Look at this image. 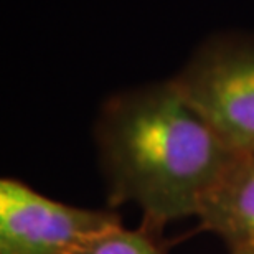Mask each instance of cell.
I'll return each mask as SVG.
<instances>
[{
	"mask_svg": "<svg viewBox=\"0 0 254 254\" xmlns=\"http://www.w3.org/2000/svg\"><path fill=\"white\" fill-rule=\"evenodd\" d=\"M94 137L111 205L139 206L145 231L198 216L208 193L241 155L170 79L106 99Z\"/></svg>",
	"mask_w": 254,
	"mask_h": 254,
	"instance_id": "1",
	"label": "cell"
},
{
	"mask_svg": "<svg viewBox=\"0 0 254 254\" xmlns=\"http://www.w3.org/2000/svg\"><path fill=\"white\" fill-rule=\"evenodd\" d=\"M172 84L238 154L254 150V35L205 40Z\"/></svg>",
	"mask_w": 254,
	"mask_h": 254,
	"instance_id": "2",
	"label": "cell"
},
{
	"mask_svg": "<svg viewBox=\"0 0 254 254\" xmlns=\"http://www.w3.org/2000/svg\"><path fill=\"white\" fill-rule=\"evenodd\" d=\"M116 226L121 218L113 211L64 205L13 179L0 182V254H73Z\"/></svg>",
	"mask_w": 254,
	"mask_h": 254,
	"instance_id": "3",
	"label": "cell"
},
{
	"mask_svg": "<svg viewBox=\"0 0 254 254\" xmlns=\"http://www.w3.org/2000/svg\"><path fill=\"white\" fill-rule=\"evenodd\" d=\"M196 218L231 251L254 254V157H238L208 193Z\"/></svg>",
	"mask_w": 254,
	"mask_h": 254,
	"instance_id": "4",
	"label": "cell"
},
{
	"mask_svg": "<svg viewBox=\"0 0 254 254\" xmlns=\"http://www.w3.org/2000/svg\"><path fill=\"white\" fill-rule=\"evenodd\" d=\"M73 254H162L149 231H130L121 226L93 238Z\"/></svg>",
	"mask_w": 254,
	"mask_h": 254,
	"instance_id": "5",
	"label": "cell"
},
{
	"mask_svg": "<svg viewBox=\"0 0 254 254\" xmlns=\"http://www.w3.org/2000/svg\"><path fill=\"white\" fill-rule=\"evenodd\" d=\"M231 254H250V253H241V251H231Z\"/></svg>",
	"mask_w": 254,
	"mask_h": 254,
	"instance_id": "6",
	"label": "cell"
},
{
	"mask_svg": "<svg viewBox=\"0 0 254 254\" xmlns=\"http://www.w3.org/2000/svg\"><path fill=\"white\" fill-rule=\"evenodd\" d=\"M245 155H251V157H254V150L251 152V154H245Z\"/></svg>",
	"mask_w": 254,
	"mask_h": 254,
	"instance_id": "7",
	"label": "cell"
}]
</instances>
